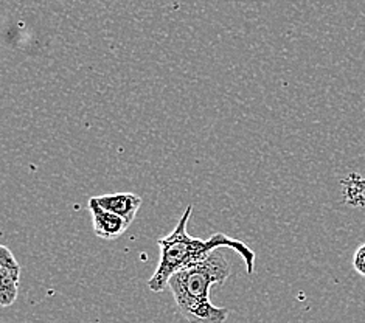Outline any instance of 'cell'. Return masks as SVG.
<instances>
[{"label": "cell", "instance_id": "1", "mask_svg": "<svg viewBox=\"0 0 365 323\" xmlns=\"http://www.w3.org/2000/svg\"><path fill=\"white\" fill-rule=\"evenodd\" d=\"M191 212H193V205H188L179 220L176 229L168 233L167 237L158 240L160 247V258L153 277L148 280L150 291H165L168 287L170 278L176 272L201 263V261L210 257L215 250L222 247L237 252L242 261H245L247 274H254L257 255L247 244L237 238H232L225 233H215L208 240L195 238L188 235L187 224L191 217Z\"/></svg>", "mask_w": 365, "mask_h": 323}, {"label": "cell", "instance_id": "2", "mask_svg": "<svg viewBox=\"0 0 365 323\" xmlns=\"http://www.w3.org/2000/svg\"><path fill=\"white\" fill-rule=\"evenodd\" d=\"M230 274L229 261L218 249L201 263L182 269L170 278V291L188 323H224L227 320L229 309L212 303L210 289L215 284L227 282Z\"/></svg>", "mask_w": 365, "mask_h": 323}, {"label": "cell", "instance_id": "3", "mask_svg": "<svg viewBox=\"0 0 365 323\" xmlns=\"http://www.w3.org/2000/svg\"><path fill=\"white\" fill-rule=\"evenodd\" d=\"M21 282V266L13 252L6 246L0 247V304L11 307L17 300Z\"/></svg>", "mask_w": 365, "mask_h": 323}, {"label": "cell", "instance_id": "4", "mask_svg": "<svg viewBox=\"0 0 365 323\" xmlns=\"http://www.w3.org/2000/svg\"><path fill=\"white\" fill-rule=\"evenodd\" d=\"M88 207L92 213L93 232L98 238L112 241L121 237V235L128 230L129 224L123 220V217L106 210V208H103L98 204L97 198H91Z\"/></svg>", "mask_w": 365, "mask_h": 323}, {"label": "cell", "instance_id": "5", "mask_svg": "<svg viewBox=\"0 0 365 323\" xmlns=\"http://www.w3.org/2000/svg\"><path fill=\"white\" fill-rule=\"evenodd\" d=\"M98 204L106 210L115 213L131 225L135 216L142 207V198L133 193H115V195H103L97 198Z\"/></svg>", "mask_w": 365, "mask_h": 323}, {"label": "cell", "instance_id": "6", "mask_svg": "<svg viewBox=\"0 0 365 323\" xmlns=\"http://www.w3.org/2000/svg\"><path fill=\"white\" fill-rule=\"evenodd\" d=\"M353 267L356 272L365 278V242L356 249L353 255Z\"/></svg>", "mask_w": 365, "mask_h": 323}]
</instances>
